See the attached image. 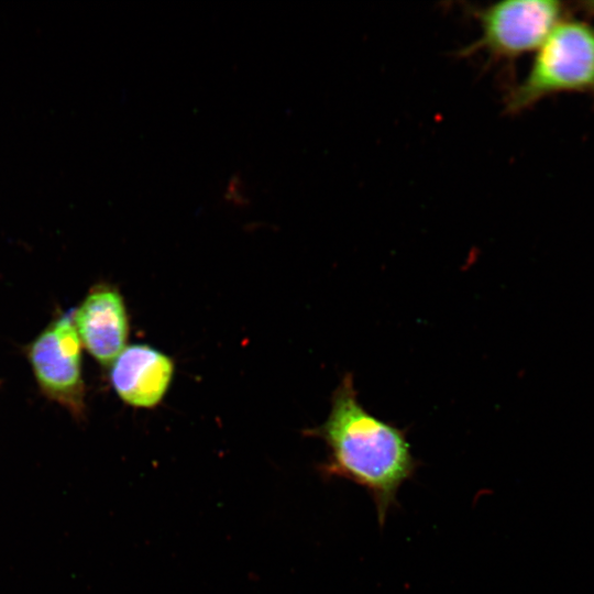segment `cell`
<instances>
[{"label": "cell", "instance_id": "cell-2", "mask_svg": "<svg viewBox=\"0 0 594 594\" xmlns=\"http://www.w3.org/2000/svg\"><path fill=\"white\" fill-rule=\"evenodd\" d=\"M562 92L594 96V23L568 16L536 51L526 76L505 98V112L520 113Z\"/></svg>", "mask_w": 594, "mask_h": 594}, {"label": "cell", "instance_id": "cell-1", "mask_svg": "<svg viewBox=\"0 0 594 594\" xmlns=\"http://www.w3.org/2000/svg\"><path fill=\"white\" fill-rule=\"evenodd\" d=\"M328 448L319 465L326 480L344 479L363 487L374 502L377 520L397 505V495L417 468L406 431L384 421L359 402L353 376L345 374L336 388L326 421L308 432Z\"/></svg>", "mask_w": 594, "mask_h": 594}, {"label": "cell", "instance_id": "cell-6", "mask_svg": "<svg viewBox=\"0 0 594 594\" xmlns=\"http://www.w3.org/2000/svg\"><path fill=\"white\" fill-rule=\"evenodd\" d=\"M174 374L173 361L146 344H133L111 363L110 381L127 404L151 408L166 394Z\"/></svg>", "mask_w": 594, "mask_h": 594}, {"label": "cell", "instance_id": "cell-5", "mask_svg": "<svg viewBox=\"0 0 594 594\" xmlns=\"http://www.w3.org/2000/svg\"><path fill=\"white\" fill-rule=\"evenodd\" d=\"M73 321L81 345L101 364H111L125 349L128 314L121 294L108 285L89 290Z\"/></svg>", "mask_w": 594, "mask_h": 594}, {"label": "cell", "instance_id": "cell-7", "mask_svg": "<svg viewBox=\"0 0 594 594\" xmlns=\"http://www.w3.org/2000/svg\"><path fill=\"white\" fill-rule=\"evenodd\" d=\"M223 197L227 202L237 207L246 206L250 202L244 182L239 174H234L229 178Z\"/></svg>", "mask_w": 594, "mask_h": 594}, {"label": "cell", "instance_id": "cell-3", "mask_svg": "<svg viewBox=\"0 0 594 594\" xmlns=\"http://www.w3.org/2000/svg\"><path fill=\"white\" fill-rule=\"evenodd\" d=\"M480 34L460 54L485 53L494 62H514L537 51L554 28L570 16L557 0H508L472 9Z\"/></svg>", "mask_w": 594, "mask_h": 594}, {"label": "cell", "instance_id": "cell-4", "mask_svg": "<svg viewBox=\"0 0 594 594\" xmlns=\"http://www.w3.org/2000/svg\"><path fill=\"white\" fill-rule=\"evenodd\" d=\"M28 358L43 394L80 416L85 411L81 342L73 310L53 320L30 344Z\"/></svg>", "mask_w": 594, "mask_h": 594}]
</instances>
